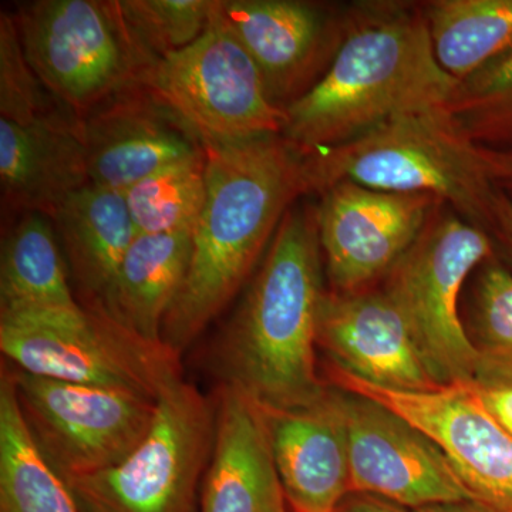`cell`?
Instances as JSON below:
<instances>
[{"mask_svg":"<svg viewBox=\"0 0 512 512\" xmlns=\"http://www.w3.org/2000/svg\"><path fill=\"white\" fill-rule=\"evenodd\" d=\"M202 143L207 200L187 275L161 332L178 355L244 288L286 212L308 194L303 153L282 136Z\"/></svg>","mask_w":512,"mask_h":512,"instance_id":"1","label":"cell"},{"mask_svg":"<svg viewBox=\"0 0 512 512\" xmlns=\"http://www.w3.org/2000/svg\"><path fill=\"white\" fill-rule=\"evenodd\" d=\"M457 83L437 62L421 3H352L335 59L285 110L282 137L303 153L339 146L400 114L446 106Z\"/></svg>","mask_w":512,"mask_h":512,"instance_id":"2","label":"cell"},{"mask_svg":"<svg viewBox=\"0 0 512 512\" xmlns=\"http://www.w3.org/2000/svg\"><path fill=\"white\" fill-rule=\"evenodd\" d=\"M323 268L315 207L295 204L222 335L221 384L264 410L305 406L326 392L315 356Z\"/></svg>","mask_w":512,"mask_h":512,"instance_id":"3","label":"cell"},{"mask_svg":"<svg viewBox=\"0 0 512 512\" xmlns=\"http://www.w3.org/2000/svg\"><path fill=\"white\" fill-rule=\"evenodd\" d=\"M303 170L308 194L342 181L427 194L488 234L493 231L500 190L488 148L474 143L444 106L400 114L339 146L303 153Z\"/></svg>","mask_w":512,"mask_h":512,"instance_id":"4","label":"cell"},{"mask_svg":"<svg viewBox=\"0 0 512 512\" xmlns=\"http://www.w3.org/2000/svg\"><path fill=\"white\" fill-rule=\"evenodd\" d=\"M13 18L33 72L80 121L147 87L160 62L138 42L119 0H35L19 3Z\"/></svg>","mask_w":512,"mask_h":512,"instance_id":"5","label":"cell"},{"mask_svg":"<svg viewBox=\"0 0 512 512\" xmlns=\"http://www.w3.org/2000/svg\"><path fill=\"white\" fill-rule=\"evenodd\" d=\"M494 255L487 231L443 205L383 279L440 386L477 383L480 377L483 357L468 338L460 302L467 279Z\"/></svg>","mask_w":512,"mask_h":512,"instance_id":"6","label":"cell"},{"mask_svg":"<svg viewBox=\"0 0 512 512\" xmlns=\"http://www.w3.org/2000/svg\"><path fill=\"white\" fill-rule=\"evenodd\" d=\"M217 429V399L183 379L157 400L144 440L117 466L63 478L80 512H195Z\"/></svg>","mask_w":512,"mask_h":512,"instance_id":"7","label":"cell"},{"mask_svg":"<svg viewBox=\"0 0 512 512\" xmlns=\"http://www.w3.org/2000/svg\"><path fill=\"white\" fill-rule=\"evenodd\" d=\"M0 350L19 370L157 402L181 379L180 355L121 326L103 309L0 318Z\"/></svg>","mask_w":512,"mask_h":512,"instance_id":"8","label":"cell"},{"mask_svg":"<svg viewBox=\"0 0 512 512\" xmlns=\"http://www.w3.org/2000/svg\"><path fill=\"white\" fill-rule=\"evenodd\" d=\"M217 6L207 30L192 45L154 66L147 87L202 141L282 136L285 110L269 100L258 66Z\"/></svg>","mask_w":512,"mask_h":512,"instance_id":"9","label":"cell"},{"mask_svg":"<svg viewBox=\"0 0 512 512\" xmlns=\"http://www.w3.org/2000/svg\"><path fill=\"white\" fill-rule=\"evenodd\" d=\"M12 372L26 423L62 478L117 466L144 440L156 416L157 402L137 394Z\"/></svg>","mask_w":512,"mask_h":512,"instance_id":"10","label":"cell"},{"mask_svg":"<svg viewBox=\"0 0 512 512\" xmlns=\"http://www.w3.org/2000/svg\"><path fill=\"white\" fill-rule=\"evenodd\" d=\"M330 377L338 389L369 397L426 433L474 501L512 512V436L487 409L476 383L416 393L382 389L336 367Z\"/></svg>","mask_w":512,"mask_h":512,"instance_id":"11","label":"cell"},{"mask_svg":"<svg viewBox=\"0 0 512 512\" xmlns=\"http://www.w3.org/2000/svg\"><path fill=\"white\" fill-rule=\"evenodd\" d=\"M316 225L330 291L372 288L413 247L434 212L427 194L373 190L342 181L319 192Z\"/></svg>","mask_w":512,"mask_h":512,"instance_id":"12","label":"cell"},{"mask_svg":"<svg viewBox=\"0 0 512 512\" xmlns=\"http://www.w3.org/2000/svg\"><path fill=\"white\" fill-rule=\"evenodd\" d=\"M338 397L352 493L375 495L410 511L473 500L426 433L362 394L338 389Z\"/></svg>","mask_w":512,"mask_h":512,"instance_id":"13","label":"cell"},{"mask_svg":"<svg viewBox=\"0 0 512 512\" xmlns=\"http://www.w3.org/2000/svg\"><path fill=\"white\" fill-rule=\"evenodd\" d=\"M217 10L254 59L269 100L281 110L319 82L345 35L346 6L312 0H218Z\"/></svg>","mask_w":512,"mask_h":512,"instance_id":"14","label":"cell"},{"mask_svg":"<svg viewBox=\"0 0 512 512\" xmlns=\"http://www.w3.org/2000/svg\"><path fill=\"white\" fill-rule=\"evenodd\" d=\"M318 346L333 367L382 389L426 393L443 387L424 365L403 313L377 286L325 292Z\"/></svg>","mask_w":512,"mask_h":512,"instance_id":"15","label":"cell"},{"mask_svg":"<svg viewBox=\"0 0 512 512\" xmlns=\"http://www.w3.org/2000/svg\"><path fill=\"white\" fill-rule=\"evenodd\" d=\"M90 184L124 194L148 175L204 153L201 137L148 87L82 121Z\"/></svg>","mask_w":512,"mask_h":512,"instance_id":"16","label":"cell"},{"mask_svg":"<svg viewBox=\"0 0 512 512\" xmlns=\"http://www.w3.org/2000/svg\"><path fill=\"white\" fill-rule=\"evenodd\" d=\"M275 466L291 512H336L350 491L348 434L338 389L315 402L264 410Z\"/></svg>","mask_w":512,"mask_h":512,"instance_id":"17","label":"cell"},{"mask_svg":"<svg viewBox=\"0 0 512 512\" xmlns=\"http://www.w3.org/2000/svg\"><path fill=\"white\" fill-rule=\"evenodd\" d=\"M288 511L264 412L235 387L221 384L200 512Z\"/></svg>","mask_w":512,"mask_h":512,"instance_id":"18","label":"cell"},{"mask_svg":"<svg viewBox=\"0 0 512 512\" xmlns=\"http://www.w3.org/2000/svg\"><path fill=\"white\" fill-rule=\"evenodd\" d=\"M90 184L82 121L20 126L0 119V197L3 225L23 214L52 217L73 192Z\"/></svg>","mask_w":512,"mask_h":512,"instance_id":"19","label":"cell"},{"mask_svg":"<svg viewBox=\"0 0 512 512\" xmlns=\"http://www.w3.org/2000/svg\"><path fill=\"white\" fill-rule=\"evenodd\" d=\"M50 220L70 275L86 299L82 305H99L138 235L124 194L84 185Z\"/></svg>","mask_w":512,"mask_h":512,"instance_id":"20","label":"cell"},{"mask_svg":"<svg viewBox=\"0 0 512 512\" xmlns=\"http://www.w3.org/2000/svg\"><path fill=\"white\" fill-rule=\"evenodd\" d=\"M194 231L138 234L99 305L150 342H163L165 316L187 275Z\"/></svg>","mask_w":512,"mask_h":512,"instance_id":"21","label":"cell"},{"mask_svg":"<svg viewBox=\"0 0 512 512\" xmlns=\"http://www.w3.org/2000/svg\"><path fill=\"white\" fill-rule=\"evenodd\" d=\"M69 276L49 217L29 212L6 224L0 258V318L79 309L82 303L74 298Z\"/></svg>","mask_w":512,"mask_h":512,"instance_id":"22","label":"cell"},{"mask_svg":"<svg viewBox=\"0 0 512 512\" xmlns=\"http://www.w3.org/2000/svg\"><path fill=\"white\" fill-rule=\"evenodd\" d=\"M0 512H80L37 446L8 367L0 375Z\"/></svg>","mask_w":512,"mask_h":512,"instance_id":"23","label":"cell"},{"mask_svg":"<svg viewBox=\"0 0 512 512\" xmlns=\"http://www.w3.org/2000/svg\"><path fill=\"white\" fill-rule=\"evenodd\" d=\"M420 3L437 62L457 82L512 47V0Z\"/></svg>","mask_w":512,"mask_h":512,"instance_id":"24","label":"cell"},{"mask_svg":"<svg viewBox=\"0 0 512 512\" xmlns=\"http://www.w3.org/2000/svg\"><path fill=\"white\" fill-rule=\"evenodd\" d=\"M124 198L138 234L194 231L207 200L205 151L148 175Z\"/></svg>","mask_w":512,"mask_h":512,"instance_id":"25","label":"cell"},{"mask_svg":"<svg viewBox=\"0 0 512 512\" xmlns=\"http://www.w3.org/2000/svg\"><path fill=\"white\" fill-rule=\"evenodd\" d=\"M444 109L478 146L512 148V47L461 80Z\"/></svg>","mask_w":512,"mask_h":512,"instance_id":"26","label":"cell"},{"mask_svg":"<svg viewBox=\"0 0 512 512\" xmlns=\"http://www.w3.org/2000/svg\"><path fill=\"white\" fill-rule=\"evenodd\" d=\"M467 335L483 357L477 384L494 383L511 372L512 272L495 255L478 266Z\"/></svg>","mask_w":512,"mask_h":512,"instance_id":"27","label":"cell"},{"mask_svg":"<svg viewBox=\"0 0 512 512\" xmlns=\"http://www.w3.org/2000/svg\"><path fill=\"white\" fill-rule=\"evenodd\" d=\"M0 119L20 126L50 120H77L53 99L33 72L20 42L15 18L5 10L0 13Z\"/></svg>","mask_w":512,"mask_h":512,"instance_id":"28","label":"cell"},{"mask_svg":"<svg viewBox=\"0 0 512 512\" xmlns=\"http://www.w3.org/2000/svg\"><path fill=\"white\" fill-rule=\"evenodd\" d=\"M127 25L157 60L192 45L207 30L217 0H119Z\"/></svg>","mask_w":512,"mask_h":512,"instance_id":"29","label":"cell"},{"mask_svg":"<svg viewBox=\"0 0 512 512\" xmlns=\"http://www.w3.org/2000/svg\"><path fill=\"white\" fill-rule=\"evenodd\" d=\"M477 387L487 409L512 436V384H477Z\"/></svg>","mask_w":512,"mask_h":512,"instance_id":"30","label":"cell"},{"mask_svg":"<svg viewBox=\"0 0 512 512\" xmlns=\"http://www.w3.org/2000/svg\"><path fill=\"white\" fill-rule=\"evenodd\" d=\"M495 245H501L512 259V201L500 191L495 204L494 227L491 231Z\"/></svg>","mask_w":512,"mask_h":512,"instance_id":"31","label":"cell"},{"mask_svg":"<svg viewBox=\"0 0 512 512\" xmlns=\"http://www.w3.org/2000/svg\"><path fill=\"white\" fill-rule=\"evenodd\" d=\"M336 512H412L407 508L369 494H349Z\"/></svg>","mask_w":512,"mask_h":512,"instance_id":"32","label":"cell"},{"mask_svg":"<svg viewBox=\"0 0 512 512\" xmlns=\"http://www.w3.org/2000/svg\"><path fill=\"white\" fill-rule=\"evenodd\" d=\"M495 185L512 201V148L511 150H491L488 148Z\"/></svg>","mask_w":512,"mask_h":512,"instance_id":"33","label":"cell"},{"mask_svg":"<svg viewBox=\"0 0 512 512\" xmlns=\"http://www.w3.org/2000/svg\"><path fill=\"white\" fill-rule=\"evenodd\" d=\"M412 512H495L485 505L474 500L460 501V503L431 505Z\"/></svg>","mask_w":512,"mask_h":512,"instance_id":"34","label":"cell"}]
</instances>
